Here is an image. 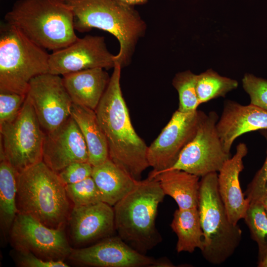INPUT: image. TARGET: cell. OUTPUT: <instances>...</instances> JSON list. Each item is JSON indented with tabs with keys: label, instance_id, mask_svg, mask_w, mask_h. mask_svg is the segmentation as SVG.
<instances>
[{
	"label": "cell",
	"instance_id": "obj_1",
	"mask_svg": "<svg viewBox=\"0 0 267 267\" xmlns=\"http://www.w3.org/2000/svg\"><path fill=\"white\" fill-rule=\"evenodd\" d=\"M122 68L116 62L109 84L95 110L106 138L109 158L136 180L149 167L148 146L135 131L120 85Z\"/></svg>",
	"mask_w": 267,
	"mask_h": 267
},
{
	"label": "cell",
	"instance_id": "obj_2",
	"mask_svg": "<svg viewBox=\"0 0 267 267\" xmlns=\"http://www.w3.org/2000/svg\"><path fill=\"white\" fill-rule=\"evenodd\" d=\"M71 7L75 30L81 33L93 28L106 31L119 43L115 62L122 69L129 66L147 25L134 6L114 0H66Z\"/></svg>",
	"mask_w": 267,
	"mask_h": 267
},
{
	"label": "cell",
	"instance_id": "obj_3",
	"mask_svg": "<svg viewBox=\"0 0 267 267\" xmlns=\"http://www.w3.org/2000/svg\"><path fill=\"white\" fill-rule=\"evenodd\" d=\"M4 19L44 49H60L78 38L66 0H18Z\"/></svg>",
	"mask_w": 267,
	"mask_h": 267
},
{
	"label": "cell",
	"instance_id": "obj_4",
	"mask_svg": "<svg viewBox=\"0 0 267 267\" xmlns=\"http://www.w3.org/2000/svg\"><path fill=\"white\" fill-rule=\"evenodd\" d=\"M165 195L159 182L148 177L137 180L134 187L113 206L118 236L140 253L145 254L162 242L155 220Z\"/></svg>",
	"mask_w": 267,
	"mask_h": 267
},
{
	"label": "cell",
	"instance_id": "obj_5",
	"mask_svg": "<svg viewBox=\"0 0 267 267\" xmlns=\"http://www.w3.org/2000/svg\"><path fill=\"white\" fill-rule=\"evenodd\" d=\"M16 203L18 213L52 228H63L70 214L65 185L43 161L17 173Z\"/></svg>",
	"mask_w": 267,
	"mask_h": 267
},
{
	"label": "cell",
	"instance_id": "obj_6",
	"mask_svg": "<svg viewBox=\"0 0 267 267\" xmlns=\"http://www.w3.org/2000/svg\"><path fill=\"white\" fill-rule=\"evenodd\" d=\"M218 174H208L200 180L198 209L203 232L201 250L209 263L219 265L234 253L240 243L242 230L227 215L218 188Z\"/></svg>",
	"mask_w": 267,
	"mask_h": 267
},
{
	"label": "cell",
	"instance_id": "obj_7",
	"mask_svg": "<svg viewBox=\"0 0 267 267\" xmlns=\"http://www.w3.org/2000/svg\"><path fill=\"white\" fill-rule=\"evenodd\" d=\"M49 55L16 27H0V91L27 94L36 76L49 73Z\"/></svg>",
	"mask_w": 267,
	"mask_h": 267
},
{
	"label": "cell",
	"instance_id": "obj_8",
	"mask_svg": "<svg viewBox=\"0 0 267 267\" xmlns=\"http://www.w3.org/2000/svg\"><path fill=\"white\" fill-rule=\"evenodd\" d=\"M0 159H5L17 173L43 161L45 133L27 97L15 119L0 124Z\"/></svg>",
	"mask_w": 267,
	"mask_h": 267
},
{
	"label": "cell",
	"instance_id": "obj_9",
	"mask_svg": "<svg viewBox=\"0 0 267 267\" xmlns=\"http://www.w3.org/2000/svg\"><path fill=\"white\" fill-rule=\"evenodd\" d=\"M218 119L215 111L206 114L200 111L195 136L182 150L175 164L166 170H182L200 178L219 172L231 154L224 150L217 132Z\"/></svg>",
	"mask_w": 267,
	"mask_h": 267
},
{
	"label": "cell",
	"instance_id": "obj_10",
	"mask_svg": "<svg viewBox=\"0 0 267 267\" xmlns=\"http://www.w3.org/2000/svg\"><path fill=\"white\" fill-rule=\"evenodd\" d=\"M10 233L18 251L31 252L44 260L64 261L72 250L63 228L49 227L28 215L18 213Z\"/></svg>",
	"mask_w": 267,
	"mask_h": 267
},
{
	"label": "cell",
	"instance_id": "obj_11",
	"mask_svg": "<svg viewBox=\"0 0 267 267\" xmlns=\"http://www.w3.org/2000/svg\"><path fill=\"white\" fill-rule=\"evenodd\" d=\"M26 96L45 133L60 126L71 116L73 102L60 75L48 73L35 77Z\"/></svg>",
	"mask_w": 267,
	"mask_h": 267
},
{
	"label": "cell",
	"instance_id": "obj_12",
	"mask_svg": "<svg viewBox=\"0 0 267 267\" xmlns=\"http://www.w3.org/2000/svg\"><path fill=\"white\" fill-rule=\"evenodd\" d=\"M199 110L183 113L177 110L158 137L148 146L147 158L154 172L171 168L196 133Z\"/></svg>",
	"mask_w": 267,
	"mask_h": 267
},
{
	"label": "cell",
	"instance_id": "obj_13",
	"mask_svg": "<svg viewBox=\"0 0 267 267\" xmlns=\"http://www.w3.org/2000/svg\"><path fill=\"white\" fill-rule=\"evenodd\" d=\"M69 258L79 264L96 267L174 266L166 259H155L138 252L113 235L89 247L72 249Z\"/></svg>",
	"mask_w": 267,
	"mask_h": 267
},
{
	"label": "cell",
	"instance_id": "obj_14",
	"mask_svg": "<svg viewBox=\"0 0 267 267\" xmlns=\"http://www.w3.org/2000/svg\"><path fill=\"white\" fill-rule=\"evenodd\" d=\"M115 55L108 49L103 36L86 35L49 55V73L57 75L83 70L115 65Z\"/></svg>",
	"mask_w": 267,
	"mask_h": 267
},
{
	"label": "cell",
	"instance_id": "obj_15",
	"mask_svg": "<svg viewBox=\"0 0 267 267\" xmlns=\"http://www.w3.org/2000/svg\"><path fill=\"white\" fill-rule=\"evenodd\" d=\"M88 160L86 142L71 116L54 130L45 133L43 161L53 171L58 173L73 163Z\"/></svg>",
	"mask_w": 267,
	"mask_h": 267
},
{
	"label": "cell",
	"instance_id": "obj_16",
	"mask_svg": "<svg viewBox=\"0 0 267 267\" xmlns=\"http://www.w3.org/2000/svg\"><path fill=\"white\" fill-rule=\"evenodd\" d=\"M68 222L72 238L77 244L102 240L116 231L113 208L103 202L74 207Z\"/></svg>",
	"mask_w": 267,
	"mask_h": 267
},
{
	"label": "cell",
	"instance_id": "obj_17",
	"mask_svg": "<svg viewBox=\"0 0 267 267\" xmlns=\"http://www.w3.org/2000/svg\"><path fill=\"white\" fill-rule=\"evenodd\" d=\"M216 128L224 150L230 154L232 145L239 136L267 129V111L251 104L244 105L226 100Z\"/></svg>",
	"mask_w": 267,
	"mask_h": 267
},
{
	"label": "cell",
	"instance_id": "obj_18",
	"mask_svg": "<svg viewBox=\"0 0 267 267\" xmlns=\"http://www.w3.org/2000/svg\"><path fill=\"white\" fill-rule=\"evenodd\" d=\"M248 153V148L244 143H239L236 146L233 157L223 164L218 174V188L230 221L237 224L243 219L250 203L241 188L239 175L244 169L243 158Z\"/></svg>",
	"mask_w": 267,
	"mask_h": 267
},
{
	"label": "cell",
	"instance_id": "obj_19",
	"mask_svg": "<svg viewBox=\"0 0 267 267\" xmlns=\"http://www.w3.org/2000/svg\"><path fill=\"white\" fill-rule=\"evenodd\" d=\"M62 79L73 104L95 111L110 77L104 69L95 68L65 74Z\"/></svg>",
	"mask_w": 267,
	"mask_h": 267
},
{
	"label": "cell",
	"instance_id": "obj_20",
	"mask_svg": "<svg viewBox=\"0 0 267 267\" xmlns=\"http://www.w3.org/2000/svg\"><path fill=\"white\" fill-rule=\"evenodd\" d=\"M148 177L159 183L165 195L173 198L178 209L198 208L200 190V177L179 170L161 172L152 171Z\"/></svg>",
	"mask_w": 267,
	"mask_h": 267
},
{
	"label": "cell",
	"instance_id": "obj_21",
	"mask_svg": "<svg viewBox=\"0 0 267 267\" xmlns=\"http://www.w3.org/2000/svg\"><path fill=\"white\" fill-rule=\"evenodd\" d=\"M91 177L101 195L102 201L113 207L135 186L134 179L108 158L92 167Z\"/></svg>",
	"mask_w": 267,
	"mask_h": 267
},
{
	"label": "cell",
	"instance_id": "obj_22",
	"mask_svg": "<svg viewBox=\"0 0 267 267\" xmlns=\"http://www.w3.org/2000/svg\"><path fill=\"white\" fill-rule=\"evenodd\" d=\"M71 116L78 125L86 142L89 163L93 167L105 162L109 158L108 144L95 111L73 103Z\"/></svg>",
	"mask_w": 267,
	"mask_h": 267
},
{
	"label": "cell",
	"instance_id": "obj_23",
	"mask_svg": "<svg viewBox=\"0 0 267 267\" xmlns=\"http://www.w3.org/2000/svg\"><path fill=\"white\" fill-rule=\"evenodd\" d=\"M170 226L178 237V253L202 250L204 235L198 208L176 210Z\"/></svg>",
	"mask_w": 267,
	"mask_h": 267
},
{
	"label": "cell",
	"instance_id": "obj_24",
	"mask_svg": "<svg viewBox=\"0 0 267 267\" xmlns=\"http://www.w3.org/2000/svg\"><path fill=\"white\" fill-rule=\"evenodd\" d=\"M17 172L5 160L0 163V222L6 238L18 214L16 203Z\"/></svg>",
	"mask_w": 267,
	"mask_h": 267
},
{
	"label": "cell",
	"instance_id": "obj_25",
	"mask_svg": "<svg viewBox=\"0 0 267 267\" xmlns=\"http://www.w3.org/2000/svg\"><path fill=\"white\" fill-rule=\"evenodd\" d=\"M238 86L237 81L221 76L211 69L197 75L196 90L200 104L220 97H224Z\"/></svg>",
	"mask_w": 267,
	"mask_h": 267
},
{
	"label": "cell",
	"instance_id": "obj_26",
	"mask_svg": "<svg viewBox=\"0 0 267 267\" xmlns=\"http://www.w3.org/2000/svg\"><path fill=\"white\" fill-rule=\"evenodd\" d=\"M258 246V263L267 255V215L260 201L250 203L243 218Z\"/></svg>",
	"mask_w": 267,
	"mask_h": 267
},
{
	"label": "cell",
	"instance_id": "obj_27",
	"mask_svg": "<svg viewBox=\"0 0 267 267\" xmlns=\"http://www.w3.org/2000/svg\"><path fill=\"white\" fill-rule=\"evenodd\" d=\"M197 75L187 70L176 74L173 79V86L179 97L178 110L180 112H193L200 105L196 90Z\"/></svg>",
	"mask_w": 267,
	"mask_h": 267
},
{
	"label": "cell",
	"instance_id": "obj_28",
	"mask_svg": "<svg viewBox=\"0 0 267 267\" xmlns=\"http://www.w3.org/2000/svg\"><path fill=\"white\" fill-rule=\"evenodd\" d=\"M67 195L74 207L102 202L99 191L91 177L77 183L65 185Z\"/></svg>",
	"mask_w": 267,
	"mask_h": 267
},
{
	"label": "cell",
	"instance_id": "obj_29",
	"mask_svg": "<svg viewBox=\"0 0 267 267\" xmlns=\"http://www.w3.org/2000/svg\"><path fill=\"white\" fill-rule=\"evenodd\" d=\"M242 85L250 98V104L267 111V80L245 74Z\"/></svg>",
	"mask_w": 267,
	"mask_h": 267
},
{
	"label": "cell",
	"instance_id": "obj_30",
	"mask_svg": "<svg viewBox=\"0 0 267 267\" xmlns=\"http://www.w3.org/2000/svg\"><path fill=\"white\" fill-rule=\"evenodd\" d=\"M26 94L0 91V124L13 121L19 113Z\"/></svg>",
	"mask_w": 267,
	"mask_h": 267
},
{
	"label": "cell",
	"instance_id": "obj_31",
	"mask_svg": "<svg viewBox=\"0 0 267 267\" xmlns=\"http://www.w3.org/2000/svg\"><path fill=\"white\" fill-rule=\"evenodd\" d=\"M267 143V129L259 131ZM267 194V157L262 168L256 173L248 185L245 192L246 198L249 203L260 200Z\"/></svg>",
	"mask_w": 267,
	"mask_h": 267
},
{
	"label": "cell",
	"instance_id": "obj_32",
	"mask_svg": "<svg viewBox=\"0 0 267 267\" xmlns=\"http://www.w3.org/2000/svg\"><path fill=\"white\" fill-rule=\"evenodd\" d=\"M92 166L88 162L73 163L57 173L65 185L81 181L91 176Z\"/></svg>",
	"mask_w": 267,
	"mask_h": 267
},
{
	"label": "cell",
	"instance_id": "obj_33",
	"mask_svg": "<svg viewBox=\"0 0 267 267\" xmlns=\"http://www.w3.org/2000/svg\"><path fill=\"white\" fill-rule=\"evenodd\" d=\"M17 262L25 267H68L63 261H46L37 257L30 252L18 251Z\"/></svg>",
	"mask_w": 267,
	"mask_h": 267
},
{
	"label": "cell",
	"instance_id": "obj_34",
	"mask_svg": "<svg viewBox=\"0 0 267 267\" xmlns=\"http://www.w3.org/2000/svg\"><path fill=\"white\" fill-rule=\"evenodd\" d=\"M119 3L132 6L146 3L148 0H114Z\"/></svg>",
	"mask_w": 267,
	"mask_h": 267
},
{
	"label": "cell",
	"instance_id": "obj_35",
	"mask_svg": "<svg viewBox=\"0 0 267 267\" xmlns=\"http://www.w3.org/2000/svg\"><path fill=\"white\" fill-rule=\"evenodd\" d=\"M264 207L265 212L267 215V194L264 196L260 200Z\"/></svg>",
	"mask_w": 267,
	"mask_h": 267
},
{
	"label": "cell",
	"instance_id": "obj_36",
	"mask_svg": "<svg viewBox=\"0 0 267 267\" xmlns=\"http://www.w3.org/2000/svg\"><path fill=\"white\" fill-rule=\"evenodd\" d=\"M259 267H267V255L260 262L258 263Z\"/></svg>",
	"mask_w": 267,
	"mask_h": 267
}]
</instances>
